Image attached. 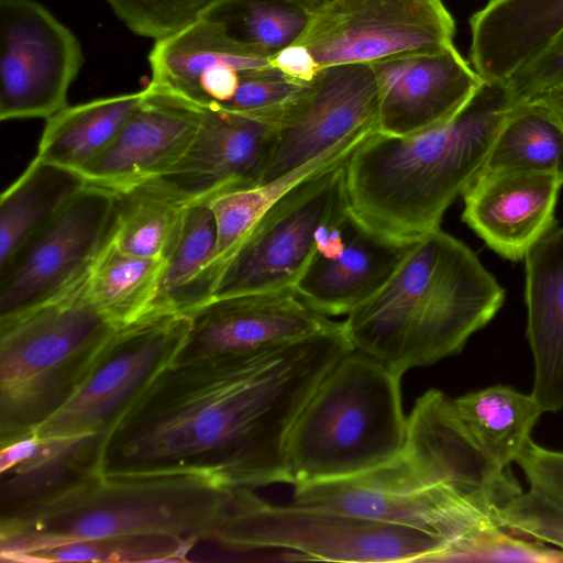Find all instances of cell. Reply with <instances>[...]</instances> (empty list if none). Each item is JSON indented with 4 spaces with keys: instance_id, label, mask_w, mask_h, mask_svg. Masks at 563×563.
<instances>
[{
    "instance_id": "obj_31",
    "label": "cell",
    "mask_w": 563,
    "mask_h": 563,
    "mask_svg": "<svg viewBox=\"0 0 563 563\" xmlns=\"http://www.w3.org/2000/svg\"><path fill=\"white\" fill-rule=\"evenodd\" d=\"M218 233L207 201L191 202L166 260L157 307L191 312L211 298Z\"/></svg>"
},
{
    "instance_id": "obj_20",
    "label": "cell",
    "mask_w": 563,
    "mask_h": 563,
    "mask_svg": "<svg viewBox=\"0 0 563 563\" xmlns=\"http://www.w3.org/2000/svg\"><path fill=\"white\" fill-rule=\"evenodd\" d=\"M562 185L553 174L481 172L462 195V220L500 256L522 260L553 230Z\"/></svg>"
},
{
    "instance_id": "obj_41",
    "label": "cell",
    "mask_w": 563,
    "mask_h": 563,
    "mask_svg": "<svg viewBox=\"0 0 563 563\" xmlns=\"http://www.w3.org/2000/svg\"><path fill=\"white\" fill-rule=\"evenodd\" d=\"M269 64L289 80L299 85L311 82L321 70L312 53L297 43L274 53Z\"/></svg>"
},
{
    "instance_id": "obj_7",
    "label": "cell",
    "mask_w": 563,
    "mask_h": 563,
    "mask_svg": "<svg viewBox=\"0 0 563 563\" xmlns=\"http://www.w3.org/2000/svg\"><path fill=\"white\" fill-rule=\"evenodd\" d=\"M233 551L286 550L292 560L328 562L445 561L450 543L430 532L331 509L275 506L236 488L231 508L209 538Z\"/></svg>"
},
{
    "instance_id": "obj_28",
    "label": "cell",
    "mask_w": 563,
    "mask_h": 563,
    "mask_svg": "<svg viewBox=\"0 0 563 563\" xmlns=\"http://www.w3.org/2000/svg\"><path fill=\"white\" fill-rule=\"evenodd\" d=\"M466 430L489 463L507 471L544 412L538 400L509 386H490L453 399Z\"/></svg>"
},
{
    "instance_id": "obj_3",
    "label": "cell",
    "mask_w": 563,
    "mask_h": 563,
    "mask_svg": "<svg viewBox=\"0 0 563 563\" xmlns=\"http://www.w3.org/2000/svg\"><path fill=\"white\" fill-rule=\"evenodd\" d=\"M505 290L441 228L416 240L388 282L344 327L354 350L402 376L460 353L503 306Z\"/></svg>"
},
{
    "instance_id": "obj_35",
    "label": "cell",
    "mask_w": 563,
    "mask_h": 563,
    "mask_svg": "<svg viewBox=\"0 0 563 563\" xmlns=\"http://www.w3.org/2000/svg\"><path fill=\"white\" fill-rule=\"evenodd\" d=\"M135 34L159 40L238 0H107Z\"/></svg>"
},
{
    "instance_id": "obj_32",
    "label": "cell",
    "mask_w": 563,
    "mask_h": 563,
    "mask_svg": "<svg viewBox=\"0 0 563 563\" xmlns=\"http://www.w3.org/2000/svg\"><path fill=\"white\" fill-rule=\"evenodd\" d=\"M371 134L346 140L328 153L272 181L210 199L208 203L213 212L218 233L214 266L223 268L256 221L286 191L308 176L345 161Z\"/></svg>"
},
{
    "instance_id": "obj_29",
    "label": "cell",
    "mask_w": 563,
    "mask_h": 563,
    "mask_svg": "<svg viewBox=\"0 0 563 563\" xmlns=\"http://www.w3.org/2000/svg\"><path fill=\"white\" fill-rule=\"evenodd\" d=\"M166 261L121 251L111 240L86 272V288L93 303L118 327L158 308Z\"/></svg>"
},
{
    "instance_id": "obj_39",
    "label": "cell",
    "mask_w": 563,
    "mask_h": 563,
    "mask_svg": "<svg viewBox=\"0 0 563 563\" xmlns=\"http://www.w3.org/2000/svg\"><path fill=\"white\" fill-rule=\"evenodd\" d=\"M514 106L563 85V32L504 82Z\"/></svg>"
},
{
    "instance_id": "obj_40",
    "label": "cell",
    "mask_w": 563,
    "mask_h": 563,
    "mask_svg": "<svg viewBox=\"0 0 563 563\" xmlns=\"http://www.w3.org/2000/svg\"><path fill=\"white\" fill-rule=\"evenodd\" d=\"M516 463L531 492L563 509V451L547 449L530 439Z\"/></svg>"
},
{
    "instance_id": "obj_38",
    "label": "cell",
    "mask_w": 563,
    "mask_h": 563,
    "mask_svg": "<svg viewBox=\"0 0 563 563\" xmlns=\"http://www.w3.org/2000/svg\"><path fill=\"white\" fill-rule=\"evenodd\" d=\"M454 561L563 562V550L544 545L500 526L489 527L470 540Z\"/></svg>"
},
{
    "instance_id": "obj_18",
    "label": "cell",
    "mask_w": 563,
    "mask_h": 563,
    "mask_svg": "<svg viewBox=\"0 0 563 563\" xmlns=\"http://www.w3.org/2000/svg\"><path fill=\"white\" fill-rule=\"evenodd\" d=\"M203 110L148 84L112 142L81 175L87 183L124 191L157 179L186 153Z\"/></svg>"
},
{
    "instance_id": "obj_43",
    "label": "cell",
    "mask_w": 563,
    "mask_h": 563,
    "mask_svg": "<svg viewBox=\"0 0 563 563\" xmlns=\"http://www.w3.org/2000/svg\"><path fill=\"white\" fill-rule=\"evenodd\" d=\"M310 13L328 0H279Z\"/></svg>"
},
{
    "instance_id": "obj_9",
    "label": "cell",
    "mask_w": 563,
    "mask_h": 563,
    "mask_svg": "<svg viewBox=\"0 0 563 563\" xmlns=\"http://www.w3.org/2000/svg\"><path fill=\"white\" fill-rule=\"evenodd\" d=\"M190 314L155 308L119 327L70 399L34 432L38 438L108 433L150 383L179 355Z\"/></svg>"
},
{
    "instance_id": "obj_12",
    "label": "cell",
    "mask_w": 563,
    "mask_h": 563,
    "mask_svg": "<svg viewBox=\"0 0 563 563\" xmlns=\"http://www.w3.org/2000/svg\"><path fill=\"white\" fill-rule=\"evenodd\" d=\"M84 64L77 36L35 0H0V119H48Z\"/></svg>"
},
{
    "instance_id": "obj_6",
    "label": "cell",
    "mask_w": 563,
    "mask_h": 563,
    "mask_svg": "<svg viewBox=\"0 0 563 563\" xmlns=\"http://www.w3.org/2000/svg\"><path fill=\"white\" fill-rule=\"evenodd\" d=\"M400 379L362 351L341 357L316 387L288 434L291 485L356 476L397 457L407 437Z\"/></svg>"
},
{
    "instance_id": "obj_42",
    "label": "cell",
    "mask_w": 563,
    "mask_h": 563,
    "mask_svg": "<svg viewBox=\"0 0 563 563\" xmlns=\"http://www.w3.org/2000/svg\"><path fill=\"white\" fill-rule=\"evenodd\" d=\"M531 101H536L545 106L563 123V85L540 95Z\"/></svg>"
},
{
    "instance_id": "obj_23",
    "label": "cell",
    "mask_w": 563,
    "mask_h": 563,
    "mask_svg": "<svg viewBox=\"0 0 563 563\" xmlns=\"http://www.w3.org/2000/svg\"><path fill=\"white\" fill-rule=\"evenodd\" d=\"M525 263L531 395L544 412H558L563 409V228L537 242Z\"/></svg>"
},
{
    "instance_id": "obj_33",
    "label": "cell",
    "mask_w": 563,
    "mask_h": 563,
    "mask_svg": "<svg viewBox=\"0 0 563 563\" xmlns=\"http://www.w3.org/2000/svg\"><path fill=\"white\" fill-rule=\"evenodd\" d=\"M553 174L563 180V123L545 106L530 101L511 108L482 172Z\"/></svg>"
},
{
    "instance_id": "obj_22",
    "label": "cell",
    "mask_w": 563,
    "mask_h": 563,
    "mask_svg": "<svg viewBox=\"0 0 563 563\" xmlns=\"http://www.w3.org/2000/svg\"><path fill=\"white\" fill-rule=\"evenodd\" d=\"M107 433L26 438L0 446V512L51 498L100 473Z\"/></svg>"
},
{
    "instance_id": "obj_19",
    "label": "cell",
    "mask_w": 563,
    "mask_h": 563,
    "mask_svg": "<svg viewBox=\"0 0 563 563\" xmlns=\"http://www.w3.org/2000/svg\"><path fill=\"white\" fill-rule=\"evenodd\" d=\"M401 454L427 479L500 504L522 490L510 470L486 459L462 422L453 399L439 389L420 396L407 418Z\"/></svg>"
},
{
    "instance_id": "obj_10",
    "label": "cell",
    "mask_w": 563,
    "mask_h": 563,
    "mask_svg": "<svg viewBox=\"0 0 563 563\" xmlns=\"http://www.w3.org/2000/svg\"><path fill=\"white\" fill-rule=\"evenodd\" d=\"M345 161L302 179L262 214L223 267L211 298L294 288L316 254L320 228L349 209Z\"/></svg>"
},
{
    "instance_id": "obj_2",
    "label": "cell",
    "mask_w": 563,
    "mask_h": 563,
    "mask_svg": "<svg viewBox=\"0 0 563 563\" xmlns=\"http://www.w3.org/2000/svg\"><path fill=\"white\" fill-rule=\"evenodd\" d=\"M512 107L504 82L484 81L444 124L406 136L372 133L345 161L351 214L396 241L440 228L446 209L482 172Z\"/></svg>"
},
{
    "instance_id": "obj_30",
    "label": "cell",
    "mask_w": 563,
    "mask_h": 563,
    "mask_svg": "<svg viewBox=\"0 0 563 563\" xmlns=\"http://www.w3.org/2000/svg\"><path fill=\"white\" fill-rule=\"evenodd\" d=\"M190 203L157 180L118 192L111 240L129 254L166 261Z\"/></svg>"
},
{
    "instance_id": "obj_14",
    "label": "cell",
    "mask_w": 563,
    "mask_h": 563,
    "mask_svg": "<svg viewBox=\"0 0 563 563\" xmlns=\"http://www.w3.org/2000/svg\"><path fill=\"white\" fill-rule=\"evenodd\" d=\"M378 131L371 64L321 68L280 124L261 184L284 176L357 135Z\"/></svg>"
},
{
    "instance_id": "obj_4",
    "label": "cell",
    "mask_w": 563,
    "mask_h": 563,
    "mask_svg": "<svg viewBox=\"0 0 563 563\" xmlns=\"http://www.w3.org/2000/svg\"><path fill=\"white\" fill-rule=\"evenodd\" d=\"M236 488L201 475L95 474L51 498L0 514V558L38 562L80 541L173 538L208 541Z\"/></svg>"
},
{
    "instance_id": "obj_16",
    "label": "cell",
    "mask_w": 563,
    "mask_h": 563,
    "mask_svg": "<svg viewBox=\"0 0 563 563\" xmlns=\"http://www.w3.org/2000/svg\"><path fill=\"white\" fill-rule=\"evenodd\" d=\"M278 126L221 107L203 109L186 153L157 179L188 202L261 185Z\"/></svg>"
},
{
    "instance_id": "obj_25",
    "label": "cell",
    "mask_w": 563,
    "mask_h": 563,
    "mask_svg": "<svg viewBox=\"0 0 563 563\" xmlns=\"http://www.w3.org/2000/svg\"><path fill=\"white\" fill-rule=\"evenodd\" d=\"M272 55L233 35L219 16H202L155 41L148 55L150 84L195 104L205 73L220 66L239 73L272 67Z\"/></svg>"
},
{
    "instance_id": "obj_13",
    "label": "cell",
    "mask_w": 563,
    "mask_h": 563,
    "mask_svg": "<svg viewBox=\"0 0 563 563\" xmlns=\"http://www.w3.org/2000/svg\"><path fill=\"white\" fill-rule=\"evenodd\" d=\"M118 192L87 185L0 269V316L37 303L80 276L109 240Z\"/></svg>"
},
{
    "instance_id": "obj_5",
    "label": "cell",
    "mask_w": 563,
    "mask_h": 563,
    "mask_svg": "<svg viewBox=\"0 0 563 563\" xmlns=\"http://www.w3.org/2000/svg\"><path fill=\"white\" fill-rule=\"evenodd\" d=\"M86 272L51 297L0 316V446L33 434L57 412L119 328L90 299Z\"/></svg>"
},
{
    "instance_id": "obj_24",
    "label": "cell",
    "mask_w": 563,
    "mask_h": 563,
    "mask_svg": "<svg viewBox=\"0 0 563 563\" xmlns=\"http://www.w3.org/2000/svg\"><path fill=\"white\" fill-rule=\"evenodd\" d=\"M470 26L472 67L505 82L563 32V0H488Z\"/></svg>"
},
{
    "instance_id": "obj_36",
    "label": "cell",
    "mask_w": 563,
    "mask_h": 563,
    "mask_svg": "<svg viewBox=\"0 0 563 563\" xmlns=\"http://www.w3.org/2000/svg\"><path fill=\"white\" fill-rule=\"evenodd\" d=\"M307 85H299L273 67L240 73V82L233 98L223 109L253 117L277 125L301 97Z\"/></svg>"
},
{
    "instance_id": "obj_15",
    "label": "cell",
    "mask_w": 563,
    "mask_h": 563,
    "mask_svg": "<svg viewBox=\"0 0 563 563\" xmlns=\"http://www.w3.org/2000/svg\"><path fill=\"white\" fill-rule=\"evenodd\" d=\"M188 338L175 361L245 355L340 325L294 288L210 298L189 312Z\"/></svg>"
},
{
    "instance_id": "obj_27",
    "label": "cell",
    "mask_w": 563,
    "mask_h": 563,
    "mask_svg": "<svg viewBox=\"0 0 563 563\" xmlns=\"http://www.w3.org/2000/svg\"><path fill=\"white\" fill-rule=\"evenodd\" d=\"M142 97L143 90L67 106L46 119L35 156L81 174L112 142Z\"/></svg>"
},
{
    "instance_id": "obj_8",
    "label": "cell",
    "mask_w": 563,
    "mask_h": 563,
    "mask_svg": "<svg viewBox=\"0 0 563 563\" xmlns=\"http://www.w3.org/2000/svg\"><path fill=\"white\" fill-rule=\"evenodd\" d=\"M294 503L430 532L451 545L445 561L483 530L499 526V503L423 477L400 453L366 473L296 485Z\"/></svg>"
},
{
    "instance_id": "obj_11",
    "label": "cell",
    "mask_w": 563,
    "mask_h": 563,
    "mask_svg": "<svg viewBox=\"0 0 563 563\" xmlns=\"http://www.w3.org/2000/svg\"><path fill=\"white\" fill-rule=\"evenodd\" d=\"M454 19L442 0H328L295 43L320 68L375 64L453 44Z\"/></svg>"
},
{
    "instance_id": "obj_26",
    "label": "cell",
    "mask_w": 563,
    "mask_h": 563,
    "mask_svg": "<svg viewBox=\"0 0 563 563\" xmlns=\"http://www.w3.org/2000/svg\"><path fill=\"white\" fill-rule=\"evenodd\" d=\"M86 185L80 173L35 156L0 197V269Z\"/></svg>"
},
{
    "instance_id": "obj_34",
    "label": "cell",
    "mask_w": 563,
    "mask_h": 563,
    "mask_svg": "<svg viewBox=\"0 0 563 563\" xmlns=\"http://www.w3.org/2000/svg\"><path fill=\"white\" fill-rule=\"evenodd\" d=\"M233 35L271 54L294 44L309 13L279 0H239L216 12Z\"/></svg>"
},
{
    "instance_id": "obj_1",
    "label": "cell",
    "mask_w": 563,
    "mask_h": 563,
    "mask_svg": "<svg viewBox=\"0 0 563 563\" xmlns=\"http://www.w3.org/2000/svg\"><path fill=\"white\" fill-rule=\"evenodd\" d=\"M353 350L341 322L251 354L174 361L109 429L100 473L201 475L251 489L291 484L290 429L324 375Z\"/></svg>"
},
{
    "instance_id": "obj_21",
    "label": "cell",
    "mask_w": 563,
    "mask_h": 563,
    "mask_svg": "<svg viewBox=\"0 0 563 563\" xmlns=\"http://www.w3.org/2000/svg\"><path fill=\"white\" fill-rule=\"evenodd\" d=\"M413 242L382 236L350 214L341 252L314 254L294 289L327 317L349 314L388 282Z\"/></svg>"
},
{
    "instance_id": "obj_37",
    "label": "cell",
    "mask_w": 563,
    "mask_h": 563,
    "mask_svg": "<svg viewBox=\"0 0 563 563\" xmlns=\"http://www.w3.org/2000/svg\"><path fill=\"white\" fill-rule=\"evenodd\" d=\"M495 519L511 533L563 550V509L530 489L519 492L497 508Z\"/></svg>"
},
{
    "instance_id": "obj_17",
    "label": "cell",
    "mask_w": 563,
    "mask_h": 563,
    "mask_svg": "<svg viewBox=\"0 0 563 563\" xmlns=\"http://www.w3.org/2000/svg\"><path fill=\"white\" fill-rule=\"evenodd\" d=\"M378 132L406 136L453 119L484 82L453 44L372 64Z\"/></svg>"
}]
</instances>
